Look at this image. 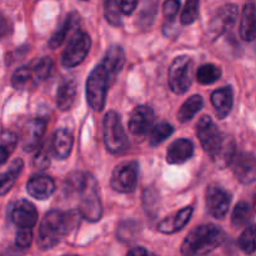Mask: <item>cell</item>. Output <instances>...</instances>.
<instances>
[{
  "instance_id": "2",
  "label": "cell",
  "mask_w": 256,
  "mask_h": 256,
  "mask_svg": "<svg viewBox=\"0 0 256 256\" xmlns=\"http://www.w3.org/2000/svg\"><path fill=\"white\" fill-rule=\"evenodd\" d=\"M80 216V212H62L59 210H52L48 212L40 222L38 238V245L40 249H52L59 244L62 238L66 236L78 226Z\"/></svg>"
},
{
  "instance_id": "20",
  "label": "cell",
  "mask_w": 256,
  "mask_h": 256,
  "mask_svg": "<svg viewBox=\"0 0 256 256\" xmlns=\"http://www.w3.org/2000/svg\"><path fill=\"white\" fill-rule=\"evenodd\" d=\"M194 154V145L188 139L175 140L168 149L166 160L169 164H182Z\"/></svg>"
},
{
  "instance_id": "4",
  "label": "cell",
  "mask_w": 256,
  "mask_h": 256,
  "mask_svg": "<svg viewBox=\"0 0 256 256\" xmlns=\"http://www.w3.org/2000/svg\"><path fill=\"white\" fill-rule=\"evenodd\" d=\"M102 138L108 152L112 154H122L129 148L126 132L116 112H109L105 114L102 119Z\"/></svg>"
},
{
  "instance_id": "12",
  "label": "cell",
  "mask_w": 256,
  "mask_h": 256,
  "mask_svg": "<svg viewBox=\"0 0 256 256\" xmlns=\"http://www.w3.org/2000/svg\"><path fill=\"white\" fill-rule=\"evenodd\" d=\"M232 172L242 184L256 182V155L252 152H240L232 162Z\"/></svg>"
},
{
  "instance_id": "34",
  "label": "cell",
  "mask_w": 256,
  "mask_h": 256,
  "mask_svg": "<svg viewBox=\"0 0 256 256\" xmlns=\"http://www.w3.org/2000/svg\"><path fill=\"white\" fill-rule=\"evenodd\" d=\"M52 60L50 58H42V59L38 60L32 66V75H34L35 82H39L46 79L52 72Z\"/></svg>"
},
{
  "instance_id": "27",
  "label": "cell",
  "mask_w": 256,
  "mask_h": 256,
  "mask_svg": "<svg viewBox=\"0 0 256 256\" xmlns=\"http://www.w3.org/2000/svg\"><path fill=\"white\" fill-rule=\"evenodd\" d=\"M252 208L246 202H238L236 206L234 208V212L232 215V224L235 229L245 226L249 224L250 219H252Z\"/></svg>"
},
{
  "instance_id": "31",
  "label": "cell",
  "mask_w": 256,
  "mask_h": 256,
  "mask_svg": "<svg viewBox=\"0 0 256 256\" xmlns=\"http://www.w3.org/2000/svg\"><path fill=\"white\" fill-rule=\"evenodd\" d=\"M172 132H174V128L172 125L168 124V122H160L156 126L152 128V130L150 132V145L158 146L162 142H165Z\"/></svg>"
},
{
  "instance_id": "14",
  "label": "cell",
  "mask_w": 256,
  "mask_h": 256,
  "mask_svg": "<svg viewBox=\"0 0 256 256\" xmlns=\"http://www.w3.org/2000/svg\"><path fill=\"white\" fill-rule=\"evenodd\" d=\"M12 222L19 229H32L38 222V212L28 200H19L12 210Z\"/></svg>"
},
{
  "instance_id": "1",
  "label": "cell",
  "mask_w": 256,
  "mask_h": 256,
  "mask_svg": "<svg viewBox=\"0 0 256 256\" xmlns=\"http://www.w3.org/2000/svg\"><path fill=\"white\" fill-rule=\"evenodd\" d=\"M125 64V52L122 46L109 48L102 62L96 65L86 80L88 104L95 112H102L106 102L108 89L116 79Z\"/></svg>"
},
{
  "instance_id": "37",
  "label": "cell",
  "mask_w": 256,
  "mask_h": 256,
  "mask_svg": "<svg viewBox=\"0 0 256 256\" xmlns=\"http://www.w3.org/2000/svg\"><path fill=\"white\" fill-rule=\"evenodd\" d=\"M32 229H19L15 236V244L16 246L22 248V249H26L32 245Z\"/></svg>"
},
{
  "instance_id": "41",
  "label": "cell",
  "mask_w": 256,
  "mask_h": 256,
  "mask_svg": "<svg viewBox=\"0 0 256 256\" xmlns=\"http://www.w3.org/2000/svg\"><path fill=\"white\" fill-rule=\"evenodd\" d=\"M128 256H158V255H155L154 252H150L149 250H146L145 248L136 246V248H132V249L128 252Z\"/></svg>"
},
{
  "instance_id": "17",
  "label": "cell",
  "mask_w": 256,
  "mask_h": 256,
  "mask_svg": "<svg viewBox=\"0 0 256 256\" xmlns=\"http://www.w3.org/2000/svg\"><path fill=\"white\" fill-rule=\"evenodd\" d=\"M192 215V208H184V209H182L180 212H175V214L170 215V216L162 220L159 226H158V229H159V232H162V234H174V232L182 230V228L189 222Z\"/></svg>"
},
{
  "instance_id": "15",
  "label": "cell",
  "mask_w": 256,
  "mask_h": 256,
  "mask_svg": "<svg viewBox=\"0 0 256 256\" xmlns=\"http://www.w3.org/2000/svg\"><path fill=\"white\" fill-rule=\"evenodd\" d=\"M46 129V122L42 119L29 120L22 128V146L25 152H32L40 145Z\"/></svg>"
},
{
  "instance_id": "26",
  "label": "cell",
  "mask_w": 256,
  "mask_h": 256,
  "mask_svg": "<svg viewBox=\"0 0 256 256\" xmlns=\"http://www.w3.org/2000/svg\"><path fill=\"white\" fill-rule=\"evenodd\" d=\"M240 250L245 254L250 255L256 252V225L250 224L245 228L244 232L240 235L238 240Z\"/></svg>"
},
{
  "instance_id": "7",
  "label": "cell",
  "mask_w": 256,
  "mask_h": 256,
  "mask_svg": "<svg viewBox=\"0 0 256 256\" xmlns=\"http://www.w3.org/2000/svg\"><path fill=\"white\" fill-rule=\"evenodd\" d=\"M192 59L186 55L172 60L169 68V88L174 94L182 95L189 90L192 85Z\"/></svg>"
},
{
  "instance_id": "8",
  "label": "cell",
  "mask_w": 256,
  "mask_h": 256,
  "mask_svg": "<svg viewBox=\"0 0 256 256\" xmlns=\"http://www.w3.org/2000/svg\"><path fill=\"white\" fill-rule=\"evenodd\" d=\"M92 40L85 32L76 30L70 42H68L62 55V64L65 68H74L84 62L86 55L89 54Z\"/></svg>"
},
{
  "instance_id": "16",
  "label": "cell",
  "mask_w": 256,
  "mask_h": 256,
  "mask_svg": "<svg viewBox=\"0 0 256 256\" xmlns=\"http://www.w3.org/2000/svg\"><path fill=\"white\" fill-rule=\"evenodd\" d=\"M239 35L245 42L256 39V5L252 2H246L242 9Z\"/></svg>"
},
{
  "instance_id": "38",
  "label": "cell",
  "mask_w": 256,
  "mask_h": 256,
  "mask_svg": "<svg viewBox=\"0 0 256 256\" xmlns=\"http://www.w3.org/2000/svg\"><path fill=\"white\" fill-rule=\"evenodd\" d=\"M180 9L179 0H165L162 5V14L166 19H174Z\"/></svg>"
},
{
  "instance_id": "23",
  "label": "cell",
  "mask_w": 256,
  "mask_h": 256,
  "mask_svg": "<svg viewBox=\"0 0 256 256\" xmlns=\"http://www.w3.org/2000/svg\"><path fill=\"white\" fill-rule=\"evenodd\" d=\"M204 106V99L202 95H192L186 100L178 112V119L182 122H186L192 120Z\"/></svg>"
},
{
  "instance_id": "39",
  "label": "cell",
  "mask_w": 256,
  "mask_h": 256,
  "mask_svg": "<svg viewBox=\"0 0 256 256\" xmlns=\"http://www.w3.org/2000/svg\"><path fill=\"white\" fill-rule=\"evenodd\" d=\"M50 164V159H49V155L44 152H40L39 154L35 156L34 159V166L36 169H46Z\"/></svg>"
},
{
  "instance_id": "32",
  "label": "cell",
  "mask_w": 256,
  "mask_h": 256,
  "mask_svg": "<svg viewBox=\"0 0 256 256\" xmlns=\"http://www.w3.org/2000/svg\"><path fill=\"white\" fill-rule=\"evenodd\" d=\"M120 2L119 0H104V15L109 24L119 26L122 24L120 18Z\"/></svg>"
},
{
  "instance_id": "10",
  "label": "cell",
  "mask_w": 256,
  "mask_h": 256,
  "mask_svg": "<svg viewBox=\"0 0 256 256\" xmlns=\"http://www.w3.org/2000/svg\"><path fill=\"white\" fill-rule=\"evenodd\" d=\"M238 15H239V9H238L236 5L228 4L220 8L209 22V32H208V35H209L210 39H218L219 36L224 35L225 32L232 30V28L236 22Z\"/></svg>"
},
{
  "instance_id": "42",
  "label": "cell",
  "mask_w": 256,
  "mask_h": 256,
  "mask_svg": "<svg viewBox=\"0 0 256 256\" xmlns=\"http://www.w3.org/2000/svg\"><path fill=\"white\" fill-rule=\"evenodd\" d=\"M252 208H254V210L256 212V189H255L254 194H252Z\"/></svg>"
},
{
  "instance_id": "33",
  "label": "cell",
  "mask_w": 256,
  "mask_h": 256,
  "mask_svg": "<svg viewBox=\"0 0 256 256\" xmlns=\"http://www.w3.org/2000/svg\"><path fill=\"white\" fill-rule=\"evenodd\" d=\"M18 138L16 134H14L12 132L9 130H4L2 135V162L5 164L8 160V158L10 156L12 152H14L15 146L18 144Z\"/></svg>"
},
{
  "instance_id": "9",
  "label": "cell",
  "mask_w": 256,
  "mask_h": 256,
  "mask_svg": "<svg viewBox=\"0 0 256 256\" xmlns=\"http://www.w3.org/2000/svg\"><path fill=\"white\" fill-rule=\"evenodd\" d=\"M138 172H139L138 162H122L118 165L112 172L110 185L115 192H122V194L134 192L138 184Z\"/></svg>"
},
{
  "instance_id": "21",
  "label": "cell",
  "mask_w": 256,
  "mask_h": 256,
  "mask_svg": "<svg viewBox=\"0 0 256 256\" xmlns=\"http://www.w3.org/2000/svg\"><path fill=\"white\" fill-rule=\"evenodd\" d=\"M72 135L66 129H58L52 140V152L56 159H66L72 152Z\"/></svg>"
},
{
  "instance_id": "19",
  "label": "cell",
  "mask_w": 256,
  "mask_h": 256,
  "mask_svg": "<svg viewBox=\"0 0 256 256\" xmlns=\"http://www.w3.org/2000/svg\"><path fill=\"white\" fill-rule=\"evenodd\" d=\"M212 104L220 119H225L230 114L234 104V94L230 86L215 90L212 94Z\"/></svg>"
},
{
  "instance_id": "22",
  "label": "cell",
  "mask_w": 256,
  "mask_h": 256,
  "mask_svg": "<svg viewBox=\"0 0 256 256\" xmlns=\"http://www.w3.org/2000/svg\"><path fill=\"white\" fill-rule=\"evenodd\" d=\"M76 98V84L72 79H64L58 88L56 105L58 109L66 112L72 106Z\"/></svg>"
},
{
  "instance_id": "3",
  "label": "cell",
  "mask_w": 256,
  "mask_h": 256,
  "mask_svg": "<svg viewBox=\"0 0 256 256\" xmlns=\"http://www.w3.org/2000/svg\"><path fill=\"white\" fill-rule=\"evenodd\" d=\"M224 232L216 225H200L185 238L182 254V256H205L218 249L224 242Z\"/></svg>"
},
{
  "instance_id": "28",
  "label": "cell",
  "mask_w": 256,
  "mask_h": 256,
  "mask_svg": "<svg viewBox=\"0 0 256 256\" xmlns=\"http://www.w3.org/2000/svg\"><path fill=\"white\" fill-rule=\"evenodd\" d=\"M235 156V144H234V140L232 138H228L225 140V142L222 144V146L220 148L219 152H216L212 160L216 165H219L220 168H225L228 165L232 164V159Z\"/></svg>"
},
{
  "instance_id": "43",
  "label": "cell",
  "mask_w": 256,
  "mask_h": 256,
  "mask_svg": "<svg viewBox=\"0 0 256 256\" xmlns=\"http://www.w3.org/2000/svg\"><path fill=\"white\" fill-rule=\"evenodd\" d=\"M64 256H75V255H64Z\"/></svg>"
},
{
  "instance_id": "13",
  "label": "cell",
  "mask_w": 256,
  "mask_h": 256,
  "mask_svg": "<svg viewBox=\"0 0 256 256\" xmlns=\"http://www.w3.org/2000/svg\"><path fill=\"white\" fill-rule=\"evenodd\" d=\"M155 114L154 110L145 105H140L132 110L129 119L130 132L135 136H145L152 130Z\"/></svg>"
},
{
  "instance_id": "36",
  "label": "cell",
  "mask_w": 256,
  "mask_h": 256,
  "mask_svg": "<svg viewBox=\"0 0 256 256\" xmlns=\"http://www.w3.org/2000/svg\"><path fill=\"white\" fill-rule=\"evenodd\" d=\"M199 15V0H186L184 9H182L180 22L184 25L192 24Z\"/></svg>"
},
{
  "instance_id": "44",
  "label": "cell",
  "mask_w": 256,
  "mask_h": 256,
  "mask_svg": "<svg viewBox=\"0 0 256 256\" xmlns=\"http://www.w3.org/2000/svg\"><path fill=\"white\" fill-rule=\"evenodd\" d=\"M84 2H88V0H84Z\"/></svg>"
},
{
  "instance_id": "18",
  "label": "cell",
  "mask_w": 256,
  "mask_h": 256,
  "mask_svg": "<svg viewBox=\"0 0 256 256\" xmlns=\"http://www.w3.org/2000/svg\"><path fill=\"white\" fill-rule=\"evenodd\" d=\"M28 192L38 200H45L55 190L54 180L46 175H36L28 182Z\"/></svg>"
},
{
  "instance_id": "30",
  "label": "cell",
  "mask_w": 256,
  "mask_h": 256,
  "mask_svg": "<svg viewBox=\"0 0 256 256\" xmlns=\"http://www.w3.org/2000/svg\"><path fill=\"white\" fill-rule=\"evenodd\" d=\"M75 18H76V15L70 14L69 16H68L66 19L62 22V24L60 25L59 29H58L56 32L52 34V39H50V42H49V46L52 48V49H58V48H59L60 45L64 42L65 38H66V35H68V32H69V30L72 29V24H74Z\"/></svg>"
},
{
  "instance_id": "6",
  "label": "cell",
  "mask_w": 256,
  "mask_h": 256,
  "mask_svg": "<svg viewBox=\"0 0 256 256\" xmlns=\"http://www.w3.org/2000/svg\"><path fill=\"white\" fill-rule=\"evenodd\" d=\"M79 212L84 219L92 222H99L102 216V202H100L98 184L92 175H89L86 185L80 192Z\"/></svg>"
},
{
  "instance_id": "29",
  "label": "cell",
  "mask_w": 256,
  "mask_h": 256,
  "mask_svg": "<svg viewBox=\"0 0 256 256\" xmlns=\"http://www.w3.org/2000/svg\"><path fill=\"white\" fill-rule=\"evenodd\" d=\"M222 76V69L214 64H204L198 69V82L202 85L214 84Z\"/></svg>"
},
{
  "instance_id": "25",
  "label": "cell",
  "mask_w": 256,
  "mask_h": 256,
  "mask_svg": "<svg viewBox=\"0 0 256 256\" xmlns=\"http://www.w3.org/2000/svg\"><path fill=\"white\" fill-rule=\"evenodd\" d=\"M89 174H84L80 172H74L69 174L65 179L64 182V192L65 194L72 196V195H80L82 189L85 188L88 182Z\"/></svg>"
},
{
  "instance_id": "11",
  "label": "cell",
  "mask_w": 256,
  "mask_h": 256,
  "mask_svg": "<svg viewBox=\"0 0 256 256\" xmlns=\"http://www.w3.org/2000/svg\"><path fill=\"white\" fill-rule=\"evenodd\" d=\"M230 196L222 188L212 185L206 189L205 202L209 214L215 219H224L229 212Z\"/></svg>"
},
{
  "instance_id": "40",
  "label": "cell",
  "mask_w": 256,
  "mask_h": 256,
  "mask_svg": "<svg viewBox=\"0 0 256 256\" xmlns=\"http://www.w3.org/2000/svg\"><path fill=\"white\" fill-rule=\"evenodd\" d=\"M139 0H120V9L125 15H130L136 9Z\"/></svg>"
},
{
  "instance_id": "24",
  "label": "cell",
  "mask_w": 256,
  "mask_h": 256,
  "mask_svg": "<svg viewBox=\"0 0 256 256\" xmlns=\"http://www.w3.org/2000/svg\"><path fill=\"white\" fill-rule=\"evenodd\" d=\"M22 166H24V162L22 159H15L12 160V162L10 164L9 169L2 175V185H0V194L5 195L10 189L12 188L14 182H16L18 176L22 172Z\"/></svg>"
},
{
  "instance_id": "35",
  "label": "cell",
  "mask_w": 256,
  "mask_h": 256,
  "mask_svg": "<svg viewBox=\"0 0 256 256\" xmlns=\"http://www.w3.org/2000/svg\"><path fill=\"white\" fill-rule=\"evenodd\" d=\"M32 79H34L32 66H22L12 74V85L15 89H22Z\"/></svg>"
},
{
  "instance_id": "5",
  "label": "cell",
  "mask_w": 256,
  "mask_h": 256,
  "mask_svg": "<svg viewBox=\"0 0 256 256\" xmlns=\"http://www.w3.org/2000/svg\"><path fill=\"white\" fill-rule=\"evenodd\" d=\"M196 135L202 149L212 159L216 155V152H219L220 148L226 140V138L222 135V132H220L216 124L212 122V118L206 116V115L198 122Z\"/></svg>"
}]
</instances>
